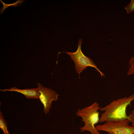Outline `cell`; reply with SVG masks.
<instances>
[{
	"label": "cell",
	"instance_id": "11",
	"mask_svg": "<svg viewBox=\"0 0 134 134\" xmlns=\"http://www.w3.org/2000/svg\"><path fill=\"white\" fill-rule=\"evenodd\" d=\"M129 116V120L132 124V126L134 127V109L132 111Z\"/></svg>",
	"mask_w": 134,
	"mask_h": 134
},
{
	"label": "cell",
	"instance_id": "10",
	"mask_svg": "<svg viewBox=\"0 0 134 134\" xmlns=\"http://www.w3.org/2000/svg\"><path fill=\"white\" fill-rule=\"evenodd\" d=\"M125 8L127 12L129 14L134 11V0H131V2L126 6Z\"/></svg>",
	"mask_w": 134,
	"mask_h": 134
},
{
	"label": "cell",
	"instance_id": "2",
	"mask_svg": "<svg viewBox=\"0 0 134 134\" xmlns=\"http://www.w3.org/2000/svg\"><path fill=\"white\" fill-rule=\"evenodd\" d=\"M100 108L99 103L95 101L88 106L78 109L76 115L82 118L84 123L83 126L79 128L81 132L87 131L91 134H101L95 126L99 122L100 113L98 111Z\"/></svg>",
	"mask_w": 134,
	"mask_h": 134
},
{
	"label": "cell",
	"instance_id": "7",
	"mask_svg": "<svg viewBox=\"0 0 134 134\" xmlns=\"http://www.w3.org/2000/svg\"><path fill=\"white\" fill-rule=\"evenodd\" d=\"M0 1L3 5V7H2L0 10V14H2L3 13L4 10L6 8H7L9 6H14L16 7V6L18 7L20 6L25 1V0H18L16 2L12 3L7 4L4 3L1 0H0Z\"/></svg>",
	"mask_w": 134,
	"mask_h": 134
},
{
	"label": "cell",
	"instance_id": "4",
	"mask_svg": "<svg viewBox=\"0 0 134 134\" xmlns=\"http://www.w3.org/2000/svg\"><path fill=\"white\" fill-rule=\"evenodd\" d=\"M129 119L108 121L95 126L98 131L106 132L108 134H134V127L129 125Z\"/></svg>",
	"mask_w": 134,
	"mask_h": 134
},
{
	"label": "cell",
	"instance_id": "3",
	"mask_svg": "<svg viewBox=\"0 0 134 134\" xmlns=\"http://www.w3.org/2000/svg\"><path fill=\"white\" fill-rule=\"evenodd\" d=\"M82 38L79 39L78 43V47L76 51L74 52H64L69 55L71 59L74 63L75 67L76 72L79 74V76L80 73L88 67L95 68L100 73L102 77H104L105 75L97 68V66L90 58L86 56L82 52L81 49L82 43Z\"/></svg>",
	"mask_w": 134,
	"mask_h": 134
},
{
	"label": "cell",
	"instance_id": "6",
	"mask_svg": "<svg viewBox=\"0 0 134 134\" xmlns=\"http://www.w3.org/2000/svg\"><path fill=\"white\" fill-rule=\"evenodd\" d=\"M2 92L9 91L16 92L23 94L27 98L37 99L38 98L39 92L38 88H33L26 89H20L16 87H12L9 89H0Z\"/></svg>",
	"mask_w": 134,
	"mask_h": 134
},
{
	"label": "cell",
	"instance_id": "8",
	"mask_svg": "<svg viewBox=\"0 0 134 134\" xmlns=\"http://www.w3.org/2000/svg\"><path fill=\"white\" fill-rule=\"evenodd\" d=\"M0 128L4 134H10L7 128V123L4 120L3 114L0 111Z\"/></svg>",
	"mask_w": 134,
	"mask_h": 134
},
{
	"label": "cell",
	"instance_id": "1",
	"mask_svg": "<svg viewBox=\"0 0 134 134\" xmlns=\"http://www.w3.org/2000/svg\"><path fill=\"white\" fill-rule=\"evenodd\" d=\"M134 100V93L129 97H125L114 100L109 104L101 108L100 111L104 112L100 118L99 123L106 121L129 119L126 113V108Z\"/></svg>",
	"mask_w": 134,
	"mask_h": 134
},
{
	"label": "cell",
	"instance_id": "5",
	"mask_svg": "<svg viewBox=\"0 0 134 134\" xmlns=\"http://www.w3.org/2000/svg\"><path fill=\"white\" fill-rule=\"evenodd\" d=\"M39 92L38 98L43 106L45 113H49L52 102L58 100L59 95L54 90L47 88L39 83H37Z\"/></svg>",
	"mask_w": 134,
	"mask_h": 134
},
{
	"label": "cell",
	"instance_id": "9",
	"mask_svg": "<svg viewBox=\"0 0 134 134\" xmlns=\"http://www.w3.org/2000/svg\"><path fill=\"white\" fill-rule=\"evenodd\" d=\"M129 69L127 75H130L134 74V56L129 61Z\"/></svg>",
	"mask_w": 134,
	"mask_h": 134
}]
</instances>
